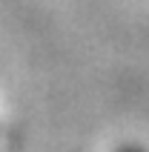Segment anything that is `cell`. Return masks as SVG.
I'll return each instance as SVG.
<instances>
[{"label":"cell","instance_id":"1","mask_svg":"<svg viewBox=\"0 0 149 152\" xmlns=\"http://www.w3.org/2000/svg\"><path fill=\"white\" fill-rule=\"evenodd\" d=\"M118 152H146L143 146H135V144H126V146H121Z\"/></svg>","mask_w":149,"mask_h":152}]
</instances>
